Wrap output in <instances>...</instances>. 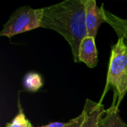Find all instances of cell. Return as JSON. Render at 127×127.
<instances>
[{
	"mask_svg": "<svg viewBox=\"0 0 127 127\" xmlns=\"http://www.w3.org/2000/svg\"><path fill=\"white\" fill-rule=\"evenodd\" d=\"M41 28L54 30L68 42L74 61H79V48L87 35L86 0H65L43 7Z\"/></svg>",
	"mask_w": 127,
	"mask_h": 127,
	"instance_id": "obj_1",
	"label": "cell"
},
{
	"mask_svg": "<svg viewBox=\"0 0 127 127\" xmlns=\"http://www.w3.org/2000/svg\"><path fill=\"white\" fill-rule=\"evenodd\" d=\"M113 92L111 108L119 109L127 92V45L122 38L112 46L106 83L103 97L109 90ZM99 103H101V100Z\"/></svg>",
	"mask_w": 127,
	"mask_h": 127,
	"instance_id": "obj_2",
	"label": "cell"
},
{
	"mask_svg": "<svg viewBox=\"0 0 127 127\" xmlns=\"http://www.w3.org/2000/svg\"><path fill=\"white\" fill-rule=\"evenodd\" d=\"M43 12V8L33 9L28 5L18 7L4 25L0 36L11 38L16 34L41 27Z\"/></svg>",
	"mask_w": 127,
	"mask_h": 127,
	"instance_id": "obj_3",
	"label": "cell"
},
{
	"mask_svg": "<svg viewBox=\"0 0 127 127\" xmlns=\"http://www.w3.org/2000/svg\"><path fill=\"white\" fill-rule=\"evenodd\" d=\"M106 23L103 16V4L97 5L95 0H86V24L87 35L96 37L101 24Z\"/></svg>",
	"mask_w": 127,
	"mask_h": 127,
	"instance_id": "obj_4",
	"label": "cell"
},
{
	"mask_svg": "<svg viewBox=\"0 0 127 127\" xmlns=\"http://www.w3.org/2000/svg\"><path fill=\"white\" fill-rule=\"evenodd\" d=\"M105 111L102 103L86 99L82 112L83 120L81 127H100Z\"/></svg>",
	"mask_w": 127,
	"mask_h": 127,
	"instance_id": "obj_5",
	"label": "cell"
},
{
	"mask_svg": "<svg viewBox=\"0 0 127 127\" xmlns=\"http://www.w3.org/2000/svg\"><path fill=\"white\" fill-rule=\"evenodd\" d=\"M79 61L85 63L89 68H95L98 63V52L95 37L86 36L81 42L79 48Z\"/></svg>",
	"mask_w": 127,
	"mask_h": 127,
	"instance_id": "obj_6",
	"label": "cell"
},
{
	"mask_svg": "<svg viewBox=\"0 0 127 127\" xmlns=\"http://www.w3.org/2000/svg\"><path fill=\"white\" fill-rule=\"evenodd\" d=\"M103 16L106 23L109 24L117 33L118 38H122L127 45V19L121 18L104 8L103 4Z\"/></svg>",
	"mask_w": 127,
	"mask_h": 127,
	"instance_id": "obj_7",
	"label": "cell"
},
{
	"mask_svg": "<svg viewBox=\"0 0 127 127\" xmlns=\"http://www.w3.org/2000/svg\"><path fill=\"white\" fill-rule=\"evenodd\" d=\"M100 127H127V124L121 118L120 110L109 107L105 111L101 119Z\"/></svg>",
	"mask_w": 127,
	"mask_h": 127,
	"instance_id": "obj_8",
	"label": "cell"
},
{
	"mask_svg": "<svg viewBox=\"0 0 127 127\" xmlns=\"http://www.w3.org/2000/svg\"><path fill=\"white\" fill-rule=\"evenodd\" d=\"M23 86L26 91L36 92L43 86L42 78L38 73L28 72L24 77Z\"/></svg>",
	"mask_w": 127,
	"mask_h": 127,
	"instance_id": "obj_9",
	"label": "cell"
},
{
	"mask_svg": "<svg viewBox=\"0 0 127 127\" xmlns=\"http://www.w3.org/2000/svg\"><path fill=\"white\" fill-rule=\"evenodd\" d=\"M5 127H33L31 123L28 120L22 109L21 104L19 102V112L15 118L9 123H7Z\"/></svg>",
	"mask_w": 127,
	"mask_h": 127,
	"instance_id": "obj_10",
	"label": "cell"
},
{
	"mask_svg": "<svg viewBox=\"0 0 127 127\" xmlns=\"http://www.w3.org/2000/svg\"><path fill=\"white\" fill-rule=\"evenodd\" d=\"M83 120V116L81 114L77 118L70 120L68 121V125L67 127H81Z\"/></svg>",
	"mask_w": 127,
	"mask_h": 127,
	"instance_id": "obj_11",
	"label": "cell"
},
{
	"mask_svg": "<svg viewBox=\"0 0 127 127\" xmlns=\"http://www.w3.org/2000/svg\"><path fill=\"white\" fill-rule=\"evenodd\" d=\"M68 125V121L67 123H62V122H52L47 125H44L39 127H67Z\"/></svg>",
	"mask_w": 127,
	"mask_h": 127,
	"instance_id": "obj_12",
	"label": "cell"
}]
</instances>
